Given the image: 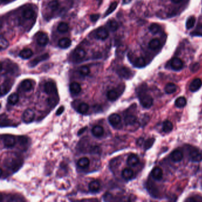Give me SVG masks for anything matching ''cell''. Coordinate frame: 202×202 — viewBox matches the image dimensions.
Masks as SVG:
<instances>
[{"label": "cell", "mask_w": 202, "mask_h": 202, "mask_svg": "<svg viewBox=\"0 0 202 202\" xmlns=\"http://www.w3.org/2000/svg\"><path fill=\"white\" fill-rule=\"evenodd\" d=\"M202 85V80L200 78H196L192 82H191L189 89L192 92L197 91L199 90Z\"/></svg>", "instance_id": "obj_9"}, {"label": "cell", "mask_w": 202, "mask_h": 202, "mask_svg": "<svg viewBox=\"0 0 202 202\" xmlns=\"http://www.w3.org/2000/svg\"><path fill=\"white\" fill-rule=\"evenodd\" d=\"M117 2H113L110 5V7L107 9V10L106 11V12L105 13V15L104 17H105L107 16L110 14L111 13H112L113 12L116 10V8H117Z\"/></svg>", "instance_id": "obj_38"}, {"label": "cell", "mask_w": 202, "mask_h": 202, "mask_svg": "<svg viewBox=\"0 0 202 202\" xmlns=\"http://www.w3.org/2000/svg\"><path fill=\"white\" fill-rule=\"evenodd\" d=\"M189 157L193 162H200L202 160V154L198 150H191L189 153Z\"/></svg>", "instance_id": "obj_6"}, {"label": "cell", "mask_w": 202, "mask_h": 202, "mask_svg": "<svg viewBox=\"0 0 202 202\" xmlns=\"http://www.w3.org/2000/svg\"><path fill=\"white\" fill-rule=\"evenodd\" d=\"M173 129V125L169 120H165L163 125V130L165 133L171 132Z\"/></svg>", "instance_id": "obj_28"}, {"label": "cell", "mask_w": 202, "mask_h": 202, "mask_svg": "<svg viewBox=\"0 0 202 202\" xmlns=\"http://www.w3.org/2000/svg\"><path fill=\"white\" fill-rule=\"evenodd\" d=\"M37 42L40 46H46L49 42V38L44 33H40L37 38Z\"/></svg>", "instance_id": "obj_11"}, {"label": "cell", "mask_w": 202, "mask_h": 202, "mask_svg": "<svg viewBox=\"0 0 202 202\" xmlns=\"http://www.w3.org/2000/svg\"><path fill=\"white\" fill-rule=\"evenodd\" d=\"M47 101L48 104L51 106H54L56 105V103H56V100L55 99V98L54 97H50L49 98H48V100Z\"/></svg>", "instance_id": "obj_45"}, {"label": "cell", "mask_w": 202, "mask_h": 202, "mask_svg": "<svg viewBox=\"0 0 202 202\" xmlns=\"http://www.w3.org/2000/svg\"><path fill=\"white\" fill-rule=\"evenodd\" d=\"M159 45H160V41L158 39H154L150 41L148 46L150 49L155 50L159 47Z\"/></svg>", "instance_id": "obj_34"}, {"label": "cell", "mask_w": 202, "mask_h": 202, "mask_svg": "<svg viewBox=\"0 0 202 202\" xmlns=\"http://www.w3.org/2000/svg\"><path fill=\"white\" fill-rule=\"evenodd\" d=\"M170 157L174 162H180L183 158V154L180 150H175L171 153Z\"/></svg>", "instance_id": "obj_13"}, {"label": "cell", "mask_w": 202, "mask_h": 202, "mask_svg": "<svg viewBox=\"0 0 202 202\" xmlns=\"http://www.w3.org/2000/svg\"><path fill=\"white\" fill-rule=\"evenodd\" d=\"M19 95L16 93H13L8 97L7 101L10 105H15L19 101Z\"/></svg>", "instance_id": "obj_27"}, {"label": "cell", "mask_w": 202, "mask_h": 202, "mask_svg": "<svg viewBox=\"0 0 202 202\" xmlns=\"http://www.w3.org/2000/svg\"><path fill=\"white\" fill-rule=\"evenodd\" d=\"M99 17H100V14H91L90 15V20L93 22H96L97 21Z\"/></svg>", "instance_id": "obj_46"}, {"label": "cell", "mask_w": 202, "mask_h": 202, "mask_svg": "<svg viewBox=\"0 0 202 202\" xmlns=\"http://www.w3.org/2000/svg\"><path fill=\"white\" fill-rule=\"evenodd\" d=\"M155 141V139L153 138H150V139H148L145 143V149L148 150L152 146V145H153L154 142Z\"/></svg>", "instance_id": "obj_44"}, {"label": "cell", "mask_w": 202, "mask_h": 202, "mask_svg": "<svg viewBox=\"0 0 202 202\" xmlns=\"http://www.w3.org/2000/svg\"><path fill=\"white\" fill-rule=\"evenodd\" d=\"M119 96H120L119 92L115 90H109L107 93V97L111 101H114L116 100Z\"/></svg>", "instance_id": "obj_17"}, {"label": "cell", "mask_w": 202, "mask_h": 202, "mask_svg": "<svg viewBox=\"0 0 202 202\" xmlns=\"http://www.w3.org/2000/svg\"><path fill=\"white\" fill-rule=\"evenodd\" d=\"M9 45V43L8 42L7 40L4 38H1L0 40V46H1V49L4 50L6 49Z\"/></svg>", "instance_id": "obj_43"}, {"label": "cell", "mask_w": 202, "mask_h": 202, "mask_svg": "<svg viewBox=\"0 0 202 202\" xmlns=\"http://www.w3.org/2000/svg\"><path fill=\"white\" fill-rule=\"evenodd\" d=\"M149 30L151 33L155 35L160 31V26L157 24H152L149 27Z\"/></svg>", "instance_id": "obj_39"}, {"label": "cell", "mask_w": 202, "mask_h": 202, "mask_svg": "<svg viewBox=\"0 0 202 202\" xmlns=\"http://www.w3.org/2000/svg\"><path fill=\"white\" fill-rule=\"evenodd\" d=\"M199 68H200L199 64L195 63V64L192 65V66L191 67V71H193V72H196V71H197L199 69Z\"/></svg>", "instance_id": "obj_47"}, {"label": "cell", "mask_w": 202, "mask_h": 202, "mask_svg": "<svg viewBox=\"0 0 202 202\" xmlns=\"http://www.w3.org/2000/svg\"><path fill=\"white\" fill-rule=\"evenodd\" d=\"M35 113L31 110V109H27L26 110L22 116V119L23 122L26 123H31L35 118Z\"/></svg>", "instance_id": "obj_3"}, {"label": "cell", "mask_w": 202, "mask_h": 202, "mask_svg": "<svg viewBox=\"0 0 202 202\" xmlns=\"http://www.w3.org/2000/svg\"><path fill=\"white\" fill-rule=\"evenodd\" d=\"M151 174L153 178L157 180H161L163 176V171L162 169L158 167L154 168Z\"/></svg>", "instance_id": "obj_14"}, {"label": "cell", "mask_w": 202, "mask_h": 202, "mask_svg": "<svg viewBox=\"0 0 202 202\" xmlns=\"http://www.w3.org/2000/svg\"><path fill=\"white\" fill-rule=\"evenodd\" d=\"M32 87H33L32 82L29 80H25L23 81L21 83V85H20L21 89L24 91H26V92L29 91L30 90H31Z\"/></svg>", "instance_id": "obj_22"}, {"label": "cell", "mask_w": 202, "mask_h": 202, "mask_svg": "<svg viewBox=\"0 0 202 202\" xmlns=\"http://www.w3.org/2000/svg\"><path fill=\"white\" fill-rule=\"evenodd\" d=\"M177 86L173 83H168L166 85L165 87V91L167 94H171L175 93L177 91Z\"/></svg>", "instance_id": "obj_26"}, {"label": "cell", "mask_w": 202, "mask_h": 202, "mask_svg": "<svg viewBox=\"0 0 202 202\" xmlns=\"http://www.w3.org/2000/svg\"><path fill=\"white\" fill-rule=\"evenodd\" d=\"M120 121H121V117L117 114L113 113L110 115L109 117V122L110 124L113 126H115L118 124H119Z\"/></svg>", "instance_id": "obj_12"}, {"label": "cell", "mask_w": 202, "mask_h": 202, "mask_svg": "<svg viewBox=\"0 0 202 202\" xmlns=\"http://www.w3.org/2000/svg\"><path fill=\"white\" fill-rule=\"evenodd\" d=\"M7 1V0H1L2 2H3V1Z\"/></svg>", "instance_id": "obj_52"}, {"label": "cell", "mask_w": 202, "mask_h": 202, "mask_svg": "<svg viewBox=\"0 0 202 202\" xmlns=\"http://www.w3.org/2000/svg\"><path fill=\"white\" fill-rule=\"evenodd\" d=\"M171 67L175 71H180L183 67V62L179 58H174L171 62Z\"/></svg>", "instance_id": "obj_8"}, {"label": "cell", "mask_w": 202, "mask_h": 202, "mask_svg": "<svg viewBox=\"0 0 202 202\" xmlns=\"http://www.w3.org/2000/svg\"><path fill=\"white\" fill-rule=\"evenodd\" d=\"M77 165L79 167L82 168H87L90 165V160L87 157L81 158L78 160Z\"/></svg>", "instance_id": "obj_24"}, {"label": "cell", "mask_w": 202, "mask_h": 202, "mask_svg": "<svg viewBox=\"0 0 202 202\" xmlns=\"http://www.w3.org/2000/svg\"><path fill=\"white\" fill-rule=\"evenodd\" d=\"M33 55V51L30 49H24L19 53V56L23 60H27L31 58Z\"/></svg>", "instance_id": "obj_19"}, {"label": "cell", "mask_w": 202, "mask_h": 202, "mask_svg": "<svg viewBox=\"0 0 202 202\" xmlns=\"http://www.w3.org/2000/svg\"><path fill=\"white\" fill-rule=\"evenodd\" d=\"M58 45L60 48L67 49L71 45V40L69 38H62L59 40Z\"/></svg>", "instance_id": "obj_20"}, {"label": "cell", "mask_w": 202, "mask_h": 202, "mask_svg": "<svg viewBox=\"0 0 202 202\" xmlns=\"http://www.w3.org/2000/svg\"><path fill=\"white\" fill-rule=\"evenodd\" d=\"M34 14H35V12L33 11V10H31L30 8L26 9L23 12V16L26 19H31L34 16Z\"/></svg>", "instance_id": "obj_35"}, {"label": "cell", "mask_w": 202, "mask_h": 202, "mask_svg": "<svg viewBox=\"0 0 202 202\" xmlns=\"http://www.w3.org/2000/svg\"><path fill=\"white\" fill-rule=\"evenodd\" d=\"M186 104H187V100L184 97H180L178 98L175 101V106L179 108L184 107Z\"/></svg>", "instance_id": "obj_30"}, {"label": "cell", "mask_w": 202, "mask_h": 202, "mask_svg": "<svg viewBox=\"0 0 202 202\" xmlns=\"http://www.w3.org/2000/svg\"><path fill=\"white\" fill-rule=\"evenodd\" d=\"M44 91L47 94L51 95L56 91V85L52 81L47 82L44 85Z\"/></svg>", "instance_id": "obj_7"}, {"label": "cell", "mask_w": 202, "mask_h": 202, "mask_svg": "<svg viewBox=\"0 0 202 202\" xmlns=\"http://www.w3.org/2000/svg\"><path fill=\"white\" fill-rule=\"evenodd\" d=\"M79 72L82 76H87L90 73V69L87 66H82L79 69Z\"/></svg>", "instance_id": "obj_41"}, {"label": "cell", "mask_w": 202, "mask_h": 202, "mask_svg": "<svg viewBox=\"0 0 202 202\" xmlns=\"http://www.w3.org/2000/svg\"><path fill=\"white\" fill-rule=\"evenodd\" d=\"M130 1H131V0H123V3L124 4H126L129 3Z\"/></svg>", "instance_id": "obj_51"}, {"label": "cell", "mask_w": 202, "mask_h": 202, "mask_svg": "<svg viewBox=\"0 0 202 202\" xmlns=\"http://www.w3.org/2000/svg\"><path fill=\"white\" fill-rule=\"evenodd\" d=\"M1 139L3 142L4 145L6 148H11L14 146L15 139L12 135H5L1 136Z\"/></svg>", "instance_id": "obj_1"}, {"label": "cell", "mask_w": 202, "mask_h": 202, "mask_svg": "<svg viewBox=\"0 0 202 202\" xmlns=\"http://www.w3.org/2000/svg\"><path fill=\"white\" fill-rule=\"evenodd\" d=\"M107 26L110 30H111L112 31H116L119 27L118 23L114 20H111L109 21L107 23Z\"/></svg>", "instance_id": "obj_32"}, {"label": "cell", "mask_w": 202, "mask_h": 202, "mask_svg": "<svg viewBox=\"0 0 202 202\" xmlns=\"http://www.w3.org/2000/svg\"><path fill=\"white\" fill-rule=\"evenodd\" d=\"M117 74L120 76V77L129 79L132 76V71L127 67H122L117 70Z\"/></svg>", "instance_id": "obj_5"}, {"label": "cell", "mask_w": 202, "mask_h": 202, "mask_svg": "<svg viewBox=\"0 0 202 202\" xmlns=\"http://www.w3.org/2000/svg\"><path fill=\"white\" fill-rule=\"evenodd\" d=\"M191 34L192 36H202V24L199 25Z\"/></svg>", "instance_id": "obj_42"}, {"label": "cell", "mask_w": 202, "mask_h": 202, "mask_svg": "<svg viewBox=\"0 0 202 202\" xmlns=\"http://www.w3.org/2000/svg\"><path fill=\"white\" fill-rule=\"evenodd\" d=\"M122 175L123 179L126 180H129L132 179L134 175V171L130 168H126L122 171Z\"/></svg>", "instance_id": "obj_23"}, {"label": "cell", "mask_w": 202, "mask_h": 202, "mask_svg": "<svg viewBox=\"0 0 202 202\" xmlns=\"http://www.w3.org/2000/svg\"><path fill=\"white\" fill-rule=\"evenodd\" d=\"M143 142V138H139L138 141H137V144L139 145V146H141L142 145V143Z\"/></svg>", "instance_id": "obj_49"}, {"label": "cell", "mask_w": 202, "mask_h": 202, "mask_svg": "<svg viewBox=\"0 0 202 202\" xmlns=\"http://www.w3.org/2000/svg\"><path fill=\"white\" fill-rule=\"evenodd\" d=\"M86 55L85 51L82 48H77L74 53V56L76 60H82Z\"/></svg>", "instance_id": "obj_25"}, {"label": "cell", "mask_w": 202, "mask_h": 202, "mask_svg": "<svg viewBox=\"0 0 202 202\" xmlns=\"http://www.w3.org/2000/svg\"><path fill=\"white\" fill-rule=\"evenodd\" d=\"M89 188L91 192L96 193L100 188V182L97 180H93L91 181L89 185Z\"/></svg>", "instance_id": "obj_18"}, {"label": "cell", "mask_w": 202, "mask_h": 202, "mask_svg": "<svg viewBox=\"0 0 202 202\" xmlns=\"http://www.w3.org/2000/svg\"><path fill=\"white\" fill-rule=\"evenodd\" d=\"M195 23H196V19L194 16H191L187 19V22H186V29L189 30L192 28L193 27L195 26Z\"/></svg>", "instance_id": "obj_37"}, {"label": "cell", "mask_w": 202, "mask_h": 202, "mask_svg": "<svg viewBox=\"0 0 202 202\" xmlns=\"http://www.w3.org/2000/svg\"><path fill=\"white\" fill-rule=\"evenodd\" d=\"M64 110H65L64 107V106H60V107L58 109L57 112H56V115L59 116V115L61 114L62 113L64 112Z\"/></svg>", "instance_id": "obj_48"}, {"label": "cell", "mask_w": 202, "mask_h": 202, "mask_svg": "<svg viewBox=\"0 0 202 202\" xmlns=\"http://www.w3.org/2000/svg\"><path fill=\"white\" fill-rule=\"evenodd\" d=\"M153 98L148 94H145L140 97V103L145 108L149 109L153 105Z\"/></svg>", "instance_id": "obj_2"}, {"label": "cell", "mask_w": 202, "mask_h": 202, "mask_svg": "<svg viewBox=\"0 0 202 202\" xmlns=\"http://www.w3.org/2000/svg\"><path fill=\"white\" fill-rule=\"evenodd\" d=\"M137 119L134 115H127L125 117V122L126 125H134Z\"/></svg>", "instance_id": "obj_29"}, {"label": "cell", "mask_w": 202, "mask_h": 202, "mask_svg": "<svg viewBox=\"0 0 202 202\" xmlns=\"http://www.w3.org/2000/svg\"><path fill=\"white\" fill-rule=\"evenodd\" d=\"M171 1H172V2H173L174 3H175V4L180 3V2H181L182 1V0H171Z\"/></svg>", "instance_id": "obj_50"}, {"label": "cell", "mask_w": 202, "mask_h": 202, "mask_svg": "<svg viewBox=\"0 0 202 202\" xmlns=\"http://www.w3.org/2000/svg\"><path fill=\"white\" fill-rule=\"evenodd\" d=\"M57 29L58 30V31L61 33H66L69 29V26L67 23L61 22L58 24Z\"/></svg>", "instance_id": "obj_33"}, {"label": "cell", "mask_w": 202, "mask_h": 202, "mask_svg": "<svg viewBox=\"0 0 202 202\" xmlns=\"http://www.w3.org/2000/svg\"><path fill=\"white\" fill-rule=\"evenodd\" d=\"M48 6L52 10L55 11L60 7V3L58 0H53L49 3Z\"/></svg>", "instance_id": "obj_40"}, {"label": "cell", "mask_w": 202, "mask_h": 202, "mask_svg": "<svg viewBox=\"0 0 202 202\" xmlns=\"http://www.w3.org/2000/svg\"><path fill=\"white\" fill-rule=\"evenodd\" d=\"M91 133L95 137L100 138L104 134V129L99 125H96L93 127Z\"/></svg>", "instance_id": "obj_16"}, {"label": "cell", "mask_w": 202, "mask_h": 202, "mask_svg": "<svg viewBox=\"0 0 202 202\" xmlns=\"http://www.w3.org/2000/svg\"><path fill=\"white\" fill-rule=\"evenodd\" d=\"M134 65L136 68H143L146 65V62L142 57H139L135 60Z\"/></svg>", "instance_id": "obj_31"}, {"label": "cell", "mask_w": 202, "mask_h": 202, "mask_svg": "<svg viewBox=\"0 0 202 202\" xmlns=\"http://www.w3.org/2000/svg\"><path fill=\"white\" fill-rule=\"evenodd\" d=\"M69 90L72 95H78L81 91V87L78 82H72L69 85Z\"/></svg>", "instance_id": "obj_10"}, {"label": "cell", "mask_w": 202, "mask_h": 202, "mask_svg": "<svg viewBox=\"0 0 202 202\" xmlns=\"http://www.w3.org/2000/svg\"><path fill=\"white\" fill-rule=\"evenodd\" d=\"M139 162V159L138 157L134 154L130 155L127 158V163L130 167H134L138 164Z\"/></svg>", "instance_id": "obj_21"}, {"label": "cell", "mask_w": 202, "mask_h": 202, "mask_svg": "<svg viewBox=\"0 0 202 202\" xmlns=\"http://www.w3.org/2000/svg\"><path fill=\"white\" fill-rule=\"evenodd\" d=\"M108 37L109 32L105 27H100L96 31V38L98 39L105 40Z\"/></svg>", "instance_id": "obj_4"}, {"label": "cell", "mask_w": 202, "mask_h": 202, "mask_svg": "<svg viewBox=\"0 0 202 202\" xmlns=\"http://www.w3.org/2000/svg\"><path fill=\"white\" fill-rule=\"evenodd\" d=\"M49 58V55L47 53H45L42 55H40L39 56L36 57L34 60H32L29 64L31 67H33L35 66H36L38 64L40 63L41 61H43V60H46Z\"/></svg>", "instance_id": "obj_15"}, {"label": "cell", "mask_w": 202, "mask_h": 202, "mask_svg": "<svg viewBox=\"0 0 202 202\" xmlns=\"http://www.w3.org/2000/svg\"><path fill=\"white\" fill-rule=\"evenodd\" d=\"M89 110V105L85 103H82L81 104L79 105V106L78 107V109H77L78 112L81 114L86 113L88 112Z\"/></svg>", "instance_id": "obj_36"}]
</instances>
